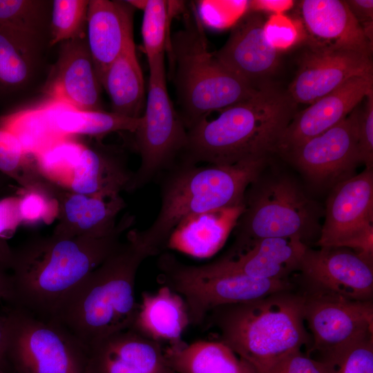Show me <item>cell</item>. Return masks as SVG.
<instances>
[{"mask_svg":"<svg viewBox=\"0 0 373 373\" xmlns=\"http://www.w3.org/2000/svg\"><path fill=\"white\" fill-rule=\"evenodd\" d=\"M133 216L126 214L115 230L101 238L37 236L11 254V297L20 307L52 320L67 298L120 242Z\"/></svg>","mask_w":373,"mask_h":373,"instance_id":"6da1fadb","label":"cell"},{"mask_svg":"<svg viewBox=\"0 0 373 373\" xmlns=\"http://www.w3.org/2000/svg\"><path fill=\"white\" fill-rule=\"evenodd\" d=\"M296 106L287 91L263 84L251 97L220 110L216 119L187 129L178 163L230 165L267 158L277 153Z\"/></svg>","mask_w":373,"mask_h":373,"instance_id":"7a4b0ae2","label":"cell"},{"mask_svg":"<svg viewBox=\"0 0 373 373\" xmlns=\"http://www.w3.org/2000/svg\"><path fill=\"white\" fill-rule=\"evenodd\" d=\"M151 257L135 231L120 242L67 298L52 319L87 349L98 341L128 329L138 303L135 279L142 262Z\"/></svg>","mask_w":373,"mask_h":373,"instance_id":"3957f363","label":"cell"},{"mask_svg":"<svg viewBox=\"0 0 373 373\" xmlns=\"http://www.w3.org/2000/svg\"><path fill=\"white\" fill-rule=\"evenodd\" d=\"M267 159L230 165L176 164L162 184L157 216L147 229L135 230L137 238L151 256L159 255L189 219L241 207L247 187L263 171Z\"/></svg>","mask_w":373,"mask_h":373,"instance_id":"277c9868","label":"cell"},{"mask_svg":"<svg viewBox=\"0 0 373 373\" xmlns=\"http://www.w3.org/2000/svg\"><path fill=\"white\" fill-rule=\"evenodd\" d=\"M303 304L302 294L292 289L220 306L209 314L220 341L261 373L310 342Z\"/></svg>","mask_w":373,"mask_h":373,"instance_id":"5b68a950","label":"cell"},{"mask_svg":"<svg viewBox=\"0 0 373 373\" xmlns=\"http://www.w3.org/2000/svg\"><path fill=\"white\" fill-rule=\"evenodd\" d=\"M177 97V111L186 130L220 111L254 95L251 86L224 67L209 50L200 17L193 9L166 50Z\"/></svg>","mask_w":373,"mask_h":373,"instance_id":"8992f818","label":"cell"},{"mask_svg":"<svg viewBox=\"0 0 373 373\" xmlns=\"http://www.w3.org/2000/svg\"><path fill=\"white\" fill-rule=\"evenodd\" d=\"M262 172L245 191L233 244L264 238H296L307 245L315 236L318 239L323 211L318 204L291 177H265Z\"/></svg>","mask_w":373,"mask_h":373,"instance_id":"52a82bcc","label":"cell"},{"mask_svg":"<svg viewBox=\"0 0 373 373\" xmlns=\"http://www.w3.org/2000/svg\"><path fill=\"white\" fill-rule=\"evenodd\" d=\"M160 278L184 300L190 325H200L213 309L248 302L294 289L289 279H258L234 274H210L186 265L170 253L158 260Z\"/></svg>","mask_w":373,"mask_h":373,"instance_id":"ba28073f","label":"cell"},{"mask_svg":"<svg viewBox=\"0 0 373 373\" xmlns=\"http://www.w3.org/2000/svg\"><path fill=\"white\" fill-rule=\"evenodd\" d=\"M164 54L148 60L146 107L134 132L140 165L134 173L131 191L173 168L186 144L187 130L167 90Z\"/></svg>","mask_w":373,"mask_h":373,"instance_id":"9c48e42d","label":"cell"},{"mask_svg":"<svg viewBox=\"0 0 373 373\" xmlns=\"http://www.w3.org/2000/svg\"><path fill=\"white\" fill-rule=\"evenodd\" d=\"M3 319L18 373H87V347L56 321L18 307Z\"/></svg>","mask_w":373,"mask_h":373,"instance_id":"30bf717a","label":"cell"},{"mask_svg":"<svg viewBox=\"0 0 373 373\" xmlns=\"http://www.w3.org/2000/svg\"><path fill=\"white\" fill-rule=\"evenodd\" d=\"M316 245L345 247L373 260V170L332 187Z\"/></svg>","mask_w":373,"mask_h":373,"instance_id":"8fae6325","label":"cell"},{"mask_svg":"<svg viewBox=\"0 0 373 373\" xmlns=\"http://www.w3.org/2000/svg\"><path fill=\"white\" fill-rule=\"evenodd\" d=\"M303 317L312 336L311 351L326 361L334 354L372 334V301L349 299L327 291L306 289Z\"/></svg>","mask_w":373,"mask_h":373,"instance_id":"7c38bea8","label":"cell"},{"mask_svg":"<svg viewBox=\"0 0 373 373\" xmlns=\"http://www.w3.org/2000/svg\"><path fill=\"white\" fill-rule=\"evenodd\" d=\"M358 115L356 107L336 125L283 155L313 184L333 187L354 175L361 163Z\"/></svg>","mask_w":373,"mask_h":373,"instance_id":"4fadbf2b","label":"cell"},{"mask_svg":"<svg viewBox=\"0 0 373 373\" xmlns=\"http://www.w3.org/2000/svg\"><path fill=\"white\" fill-rule=\"evenodd\" d=\"M298 271L306 289L361 301H372L373 260L345 247H308Z\"/></svg>","mask_w":373,"mask_h":373,"instance_id":"5bb4252c","label":"cell"},{"mask_svg":"<svg viewBox=\"0 0 373 373\" xmlns=\"http://www.w3.org/2000/svg\"><path fill=\"white\" fill-rule=\"evenodd\" d=\"M372 69L371 56L365 53L309 46L287 92L296 104H311L353 77L372 75Z\"/></svg>","mask_w":373,"mask_h":373,"instance_id":"9a60e30c","label":"cell"},{"mask_svg":"<svg viewBox=\"0 0 373 373\" xmlns=\"http://www.w3.org/2000/svg\"><path fill=\"white\" fill-rule=\"evenodd\" d=\"M308 247L296 238H264L233 244L220 258L198 265L210 274H234L258 279H289L298 271Z\"/></svg>","mask_w":373,"mask_h":373,"instance_id":"2e32d148","label":"cell"},{"mask_svg":"<svg viewBox=\"0 0 373 373\" xmlns=\"http://www.w3.org/2000/svg\"><path fill=\"white\" fill-rule=\"evenodd\" d=\"M372 90L373 75L357 76L295 113L280 140L277 153L283 155L336 125Z\"/></svg>","mask_w":373,"mask_h":373,"instance_id":"e0dca14e","label":"cell"},{"mask_svg":"<svg viewBox=\"0 0 373 373\" xmlns=\"http://www.w3.org/2000/svg\"><path fill=\"white\" fill-rule=\"evenodd\" d=\"M265 23L259 12L246 13L233 26L225 44L213 52L224 67L255 88L276 70L279 62L280 52L267 39Z\"/></svg>","mask_w":373,"mask_h":373,"instance_id":"ac0fdd59","label":"cell"},{"mask_svg":"<svg viewBox=\"0 0 373 373\" xmlns=\"http://www.w3.org/2000/svg\"><path fill=\"white\" fill-rule=\"evenodd\" d=\"M87 373H174L164 347L128 328L109 335L88 348Z\"/></svg>","mask_w":373,"mask_h":373,"instance_id":"d6986e66","label":"cell"},{"mask_svg":"<svg viewBox=\"0 0 373 373\" xmlns=\"http://www.w3.org/2000/svg\"><path fill=\"white\" fill-rule=\"evenodd\" d=\"M101 87L86 36L63 42L46 86L49 98L78 110L104 111Z\"/></svg>","mask_w":373,"mask_h":373,"instance_id":"ffe728a7","label":"cell"},{"mask_svg":"<svg viewBox=\"0 0 373 373\" xmlns=\"http://www.w3.org/2000/svg\"><path fill=\"white\" fill-rule=\"evenodd\" d=\"M300 12L309 46L350 50L371 56L372 42L345 1L304 0L300 3Z\"/></svg>","mask_w":373,"mask_h":373,"instance_id":"44dd1931","label":"cell"},{"mask_svg":"<svg viewBox=\"0 0 373 373\" xmlns=\"http://www.w3.org/2000/svg\"><path fill=\"white\" fill-rule=\"evenodd\" d=\"M134 8L128 1H89L86 41L100 84L109 66L133 41Z\"/></svg>","mask_w":373,"mask_h":373,"instance_id":"7402d4cb","label":"cell"},{"mask_svg":"<svg viewBox=\"0 0 373 373\" xmlns=\"http://www.w3.org/2000/svg\"><path fill=\"white\" fill-rule=\"evenodd\" d=\"M58 223L52 234L101 238L113 233L125 202L119 195H87L57 187Z\"/></svg>","mask_w":373,"mask_h":373,"instance_id":"603a6c76","label":"cell"},{"mask_svg":"<svg viewBox=\"0 0 373 373\" xmlns=\"http://www.w3.org/2000/svg\"><path fill=\"white\" fill-rule=\"evenodd\" d=\"M190 325L184 298L166 285L142 294L131 329L142 336L168 345L183 341L182 335Z\"/></svg>","mask_w":373,"mask_h":373,"instance_id":"cb8c5ba5","label":"cell"},{"mask_svg":"<svg viewBox=\"0 0 373 373\" xmlns=\"http://www.w3.org/2000/svg\"><path fill=\"white\" fill-rule=\"evenodd\" d=\"M134 173L118 157L84 146L65 190L114 195L131 191Z\"/></svg>","mask_w":373,"mask_h":373,"instance_id":"d4e9b609","label":"cell"},{"mask_svg":"<svg viewBox=\"0 0 373 373\" xmlns=\"http://www.w3.org/2000/svg\"><path fill=\"white\" fill-rule=\"evenodd\" d=\"M174 373H257L245 360L221 341H184L164 347Z\"/></svg>","mask_w":373,"mask_h":373,"instance_id":"484cf974","label":"cell"},{"mask_svg":"<svg viewBox=\"0 0 373 373\" xmlns=\"http://www.w3.org/2000/svg\"><path fill=\"white\" fill-rule=\"evenodd\" d=\"M64 103L48 98L36 106L0 118V128L12 133L24 151L35 157L54 143L67 138L57 127L55 117Z\"/></svg>","mask_w":373,"mask_h":373,"instance_id":"4316f807","label":"cell"},{"mask_svg":"<svg viewBox=\"0 0 373 373\" xmlns=\"http://www.w3.org/2000/svg\"><path fill=\"white\" fill-rule=\"evenodd\" d=\"M101 85L110 97L113 113L131 118L142 117L144 84L134 41L109 66Z\"/></svg>","mask_w":373,"mask_h":373,"instance_id":"83f0119b","label":"cell"},{"mask_svg":"<svg viewBox=\"0 0 373 373\" xmlns=\"http://www.w3.org/2000/svg\"><path fill=\"white\" fill-rule=\"evenodd\" d=\"M38 40L0 26L1 89H18L29 81L36 66Z\"/></svg>","mask_w":373,"mask_h":373,"instance_id":"f1b7e54d","label":"cell"},{"mask_svg":"<svg viewBox=\"0 0 373 373\" xmlns=\"http://www.w3.org/2000/svg\"><path fill=\"white\" fill-rule=\"evenodd\" d=\"M57 127L67 137L75 135L102 136L117 131L134 133L140 118H131L104 111H83L64 103L55 117Z\"/></svg>","mask_w":373,"mask_h":373,"instance_id":"f546056e","label":"cell"},{"mask_svg":"<svg viewBox=\"0 0 373 373\" xmlns=\"http://www.w3.org/2000/svg\"><path fill=\"white\" fill-rule=\"evenodd\" d=\"M171 3L164 0L144 1L142 36L147 60L166 52L170 39Z\"/></svg>","mask_w":373,"mask_h":373,"instance_id":"4dcf8cb0","label":"cell"},{"mask_svg":"<svg viewBox=\"0 0 373 373\" xmlns=\"http://www.w3.org/2000/svg\"><path fill=\"white\" fill-rule=\"evenodd\" d=\"M88 3L85 0L52 1L51 45L86 36Z\"/></svg>","mask_w":373,"mask_h":373,"instance_id":"1f68e13d","label":"cell"},{"mask_svg":"<svg viewBox=\"0 0 373 373\" xmlns=\"http://www.w3.org/2000/svg\"><path fill=\"white\" fill-rule=\"evenodd\" d=\"M46 21L45 3L0 0V26L32 37L41 36Z\"/></svg>","mask_w":373,"mask_h":373,"instance_id":"d6a6232c","label":"cell"},{"mask_svg":"<svg viewBox=\"0 0 373 373\" xmlns=\"http://www.w3.org/2000/svg\"><path fill=\"white\" fill-rule=\"evenodd\" d=\"M30 157L12 133L0 128V171L24 189L44 180L30 162Z\"/></svg>","mask_w":373,"mask_h":373,"instance_id":"836d02e7","label":"cell"},{"mask_svg":"<svg viewBox=\"0 0 373 373\" xmlns=\"http://www.w3.org/2000/svg\"><path fill=\"white\" fill-rule=\"evenodd\" d=\"M57 187L46 180L24 189L19 197L22 223L37 224L51 222L58 215Z\"/></svg>","mask_w":373,"mask_h":373,"instance_id":"e575fe53","label":"cell"},{"mask_svg":"<svg viewBox=\"0 0 373 373\" xmlns=\"http://www.w3.org/2000/svg\"><path fill=\"white\" fill-rule=\"evenodd\" d=\"M325 361L334 373H373L372 334L346 345Z\"/></svg>","mask_w":373,"mask_h":373,"instance_id":"d590c367","label":"cell"},{"mask_svg":"<svg viewBox=\"0 0 373 373\" xmlns=\"http://www.w3.org/2000/svg\"><path fill=\"white\" fill-rule=\"evenodd\" d=\"M300 21L294 20L283 13L272 14L265 21L264 31L269 44L278 50H287L301 38L303 30Z\"/></svg>","mask_w":373,"mask_h":373,"instance_id":"8d00e7d4","label":"cell"},{"mask_svg":"<svg viewBox=\"0 0 373 373\" xmlns=\"http://www.w3.org/2000/svg\"><path fill=\"white\" fill-rule=\"evenodd\" d=\"M261 373H334V371L328 363L299 350L280 358Z\"/></svg>","mask_w":373,"mask_h":373,"instance_id":"74e56055","label":"cell"},{"mask_svg":"<svg viewBox=\"0 0 373 373\" xmlns=\"http://www.w3.org/2000/svg\"><path fill=\"white\" fill-rule=\"evenodd\" d=\"M365 104L358 108V145L361 163L367 169L373 166V90L365 97Z\"/></svg>","mask_w":373,"mask_h":373,"instance_id":"f35d334b","label":"cell"},{"mask_svg":"<svg viewBox=\"0 0 373 373\" xmlns=\"http://www.w3.org/2000/svg\"><path fill=\"white\" fill-rule=\"evenodd\" d=\"M22 223L19 197L9 196L0 200V238L12 234Z\"/></svg>","mask_w":373,"mask_h":373,"instance_id":"ab89813d","label":"cell"},{"mask_svg":"<svg viewBox=\"0 0 373 373\" xmlns=\"http://www.w3.org/2000/svg\"><path fill=\"white\" fill-rule=\"evenodd\" d=\"M345 2L366 37L372 42L373 1L349 0Z\"/></svg>","mask_w":373,"mask_h":373,"instance_id":"60d3db41","label":"cell"},{"mask_svg":"<svg viewBox=\"0 0 373 373\" xmlns=\"http://www.w3.org/2000/svg\"><path fill=\"white\" fill-rule=\"evenodd\" d=\"M294 5L293 1L289 0H257L249 1L248 6L254 11L263 10L274 12V14L283 13L291 8Z\"/></svg>","mask_w":373,"mask_h":373,"instance_id":"b9f144b4","label":"cell"},{"mask_svg":"<svg viewBox=\"0 0 373 373\" xmlns=\"http://www.w3.org/2000/svg\"><path fill=\"white\" fill-rule=\"evenodd\" d=\"M8 336L3 318H0V365L7 356Z\"/></svg>","mask_w":373,"mask_h":373,"instance_id":"7bdbcfd3","label":"cell"},{"mask_svg":"<svg viewBox=\"0 0 373 373\" xmlns=\"http://www.w3.org/2000/svg\"><path fill=\"white\" fill-rule=\"evenodd\" d=\"M11 297V285L10 277L4 275L0 269V300L3 298Z\"/></svg>","mask_w":373,"mask_h":373,"instance_id":"ee69618b","label":"cell"},{"mask_svg":"<svg viewBox=\"0 0 373 373\" xmlns=\"http://www.w3.org/2000/svg\"><path fill=\"white\" fill-rule=\"evenodd\" d=\"M0 373H6L0 368Z\"/></svg>","mask_w":373,"mask_h":373,"instance_id":"f6af8a7d","label":"cell"}]
</instances>
